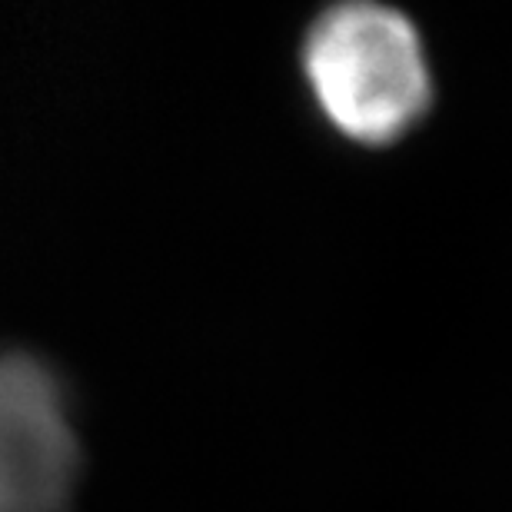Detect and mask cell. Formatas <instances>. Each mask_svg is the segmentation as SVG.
Wrapping results in <instances>:
<instances>
[{
  "label": "cell",
  "instance_id": "6da1fadb",
  "mask_svg": "<svg viewBox=\"0 0 512 512\" xmlns=\"http://www.w3.org/2000/svg\"><path fill=\"white\" fill-rule=\"evenodd\" d=\"M306 87L336 133L363 147H389L433 107V74L416 24L396 7L336 4L306 27Z\"/></svg>",
  "mask_w": 512,
  "mask_h": 512
},
{
  "label": "cell",
  "instance_id": "7a4b0ae2",
  "mask_svg": "<svg viewBox=\"0 0 512 512\" xmlns=\"http://www.w3.org/2000/svg\"><path fill=\"white\" fill-rule=\"evenodd\" d=\"M80 469L67 396L44 363L0 356V512H64Z\"/></svg>",
  "mask_w": 512,
  "mask_h": 512
}]
</instances>
